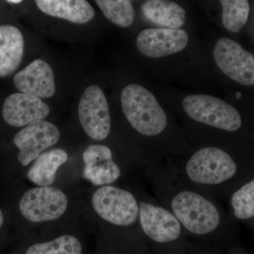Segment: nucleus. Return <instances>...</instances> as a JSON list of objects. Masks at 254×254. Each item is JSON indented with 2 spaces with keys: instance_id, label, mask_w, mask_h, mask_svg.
Wrapping results in <instances>:
<instances>
[{
  "instance_id": "nucleus-24",
  "label": "nucleus",
  "mask_w": 254,
  "mask_h": 254,
  "mask_svg": "<svg viewBox=\"0 0 254 254\" xmlns=\"http://www.w3.org/2000/svg\"><path fill=\"white\" fill-rule=\"evenodd\" d=\"M3 223H4V215L0 209V228L2 226Z\"/></svg>"
},
{
  "instance_id": "nucleus-7",
  "label": "nucleus",
  "mask_w": 254,
  "mask_h": 254,
  "mask_svg": "<svg viewBox=\"0 0 254 254\" xmlns=\"http://www.w3.org/2000/svg\"><path fill=\"white\" fill-rule=\"evenodd\" d=\"M78 119L85 133L92 139L108 138L111 129V119L106 97L99 86H88L78 104Z\"/></svg>"
},
{
  "instance_id": "nucleus-10",
  "label": "nucleus",
  "mask_w": 254,
  "mask_h": 254,
  "mask_svg": "<svg viewBox=\"0 0 254 254\" xmlns=\"http://www.w3.org/2000/svg\"><path fill=\"white\" fill-rule=\"evenodd\" d=\"M60 138L59 128L45 120L24 127L14 137L18 161L23 166H28L45 150L56 144Z\"/></svg>"
},
{
  "instance_id": "nucleus-11",
  "label": "nucleus",
  "mask_w": 254,
  "mask_h": 254,
  "mask_svg": "<svg viewBox=\"0 0 254 254\" xmlns=\"http://www.w3.org/2000/svg\"><path fill=\"white\" fill-rule=\"evenodd\" d=\"M188 41L187 32L180 28H147L137 36L136 46L145 56L160 58L182 51Z\"/></svg>"
},
{
  "instance_id": "nucleus-19",
  "label": "nucleus",
  "mask_w": 254,
  "mask_h": 254,
  "mask_svg": "<svg viewBox=\"0 0 254 254\" xmlns=\"http://www.w3.org/2000/svg\"><path fill=\"white\" fill-rule=\"evenodd\" d=\"M222 21L227 31L238 33L248 20L250 7L247 0H221Z\"/></svg>"
},
{
  "instance_id": "nucleus-13",
  "label": "nucleus",
  "mask_w": 254,
  "mask_h": 254,
  "mask_svg": "<svg viewBox=\"0 0 254 254\" xmlns=\"http://www.w3.org/2000/svg\"><path fill=\"white\" fill-rule=\"evenodd\" d=\"M84 163L83 177L95 186H107L118 181L121 170L113 160L109 147L101 144L91 145L83 153Z\"/></svg>"
},
{
  "instance_id": "nucleus-8",
  "label": "nucleus",
  "mask_w": 254,
  "mask_h": 254,
  "mask_svg": "<svg viewBox=\"0 0 254 254\" xmlns=\"http://www.w3.org/2000/svg\"><path fill=\"white\" fill-rule=\"evenodd\" d=\"M138 205L140 227L149 240L159 245H166L181 238L185 230L168 208L145 200L138 202Z\"/></svg>"
},
{
  "instance_id": "nucleus-9",
  "label": "nucleus",
  "mask_w": 254,
  "mask_h": 254,
  "mask_svg": "<svg viewBox=\"0 0 254 254\" xmlns=\"http://www.w3.org/2000/svg\"><path fill=\"white\" fill-rule=\"evenodd\" d=\"M214 59L218 68L229 78L245 85H254V58L239 43L221 38L215 44Z\"/></svg>"
},
{
  "instance_id": "nucleus-4",
  "label": "nucleus",
  "mask_w": 254,
  "mask_h": 254,
  "mask_svg": "<svg viewBox=\"0 0 254 254\" xmlns=\"http://www.w3.org/2000/svg\"><path fill=\"white\" fill-rule=\"evenodd\" d=\"M91 204L100 218L115 226L131 227L139 222L138 201L125 189L113 185L101 187L92 195Z\"/></svg>"
},
{
  "instance_id": "nucleus-2",
  "label": "nucleus",
  "mask_w": 254,
  "mask_h": 254,
  "mask_svg": "<svg viewBox=\"0 0 254 254\" xmlns=\"http://www.w3.org/2000/svg\"><path fill=\"white\" fill-rule=\"evenodd\" d=\"M237 170L236 162L225 150L206 146L196 150L187 160L181 179L209 195V193H215L217 187L234 178Z\"/></svg>"
},
{
  "instance_id": "nucleus-5",
  "label": "nucleus",
  "mask_w": 254,
  "mask_h": 254,
  "mask_svg": "<svg viewBox=\"0 0 254 254\" xmlns=\"http://www.w3.org/2000/svg\"><path fill=\"white\" fill-rule=\"evenodd\" d=\"M185 113L198 123L227 131L242 126L240 113L232 105L211 95H190L183 100Z\"/></svg>"
},
{
  "instance_id": "nucleus-22",
  "label": "nucleus",
  "mask_w": 254,
  "mask_h": 254,
  "mask_svg": "<svg viewBox=\"0 0 254 254\" xmlns=\"http://www.w3.org/2000/svg\"><path fill=\"white\" fill-rule=\"evenodd\" d=\"M234 215L239 220H245L254 217V179L245 184L231 197Z\"/></svg>"
},
{
  "instance_id": "nucleus-21",
  "label": "nucleus",
  "mask_w": 254,
  "mask_h": 254,
  "mask_svg": "<svg viewBox=\"0 0 254 254\" xmlns=\"http://www.w3.org/2000/svg\"><path fill=\"white\" fill-rule=\"evenodd\" d=\"M26 254H82V245L76 237L64 235L49 242L32 245Z\"/></svg>"
},
{
  "instance_id": "nucleus-20",
  "label": "nucleus",
  "mask_w": 254,
  "mask_h": 254,
  "mask_svg": "<svg viewBox=\"0 0 254 254\" xmlns=\"http://www.w3.org/2000/svg\"><path fill=\"white\" fill-rule=\"evenodd\" d=\"M95 3L109 21L122 28L131 26L135 12L128 0H96Z\"/></svg>"
},
{
  "instance_id": "nucleus-1",
  "label": "nucleus",
  "mask_w": 254,
  "mask_h": 254,
  "mask_svg": "<svg viewBox=\"0 0 254 254\" xmlns=\"http://www.w3.org/2000/svg\"><path fill=\"white\" fill-rule=\"evenodd\" d=\"M165 208L176 217L184 230L195 237L213 236L222 223L221 212L216 203L203 192L190 187L182 180L158 185Z\"/></svg>"
},
{
  "instance_id": "nucleus-12",
  "label": "nucleus",
  "mask_w": 254,
  "mask_h": 254,
  "mask_svg": "<svg viewBox=\"0 0 254 254\" xmlns=\"http://www.w3.org/2000/svg\"><path fill=\"white\" fill-rule=\"evenodd\" d=\"M50 108L41 98L16 93L4 100L2 116L8 125L14 127H26L31 124L44 121L49 115Z\"/></svg>"
},
{
  "instance_id": "nucleus-15",
  "label": "nucleus",
  "mask_w": 254,
  "mask_h": 254,
  "mask_svg": "<svg viewBox=\"0 0 254 254\" xmlns=\"http://www.w3.org/2000/svg\"><path fill=\"white\" fill-rule=\"evenodd\" d=\"M24 53L21 32L12 25L0 26V78L9 76L17 69Z\"/></svg>"
},
{
  "instance_id": "nucleus-3",
  "label": "nucleus",
  "mask_w": 254,
  "mask_h": 254,
  "mask_svg": "<svg viewBox=\"0 0 254 254\" xmlns=\"http://www.w3.org/2000/svg\"><path fill=\"white\" fill-rule=\"evenodd\" d=\"M121 103L128 123L143 136H158L168 126L166 114L153 93L144 87L132 83L124 88Z\"/></svg>"
},
{
  "instance_id": "nucleus-16",
  "label": "nucleus",
  "mask_w": 254,
  "mask_h": 254,
  "mask_svg": "<svg viewBox=\"0 0 254 254\" xmlns=\"http://www.w3.org/2000/svg\"><path fill=\"white\" fill-rule=\"evenodd\" d=\"M38 9L49 16L84 24L95 16L93 6L86 0H36Z\"/></svg>"
},
{
  "instance_id": "nucleus-6",
  "label": "nucleus",
  "mask_w": 254,
  "mask_h": 254,
  "mask_svg": "<svg viewBox=\"0 0 254 254\" xmlns=\"http://www.w3.org/2000/svg\"><path fill=\"white\" fill-rule=\"evenodd\" d=\"M67 195L54 187H37L23 193L19 210L23 218L34 223L58 220L67 210Z\"/></svg>"
},
{
  "instance_id": "nucleus-18",
  "label": "nucleus",
  "mask_w": 254,
  "mask_h": 254,
  "mask_svg": "<svg viewBox=\"0 0 254 254\" xmlns=\"http://www.w3.org/2000/svg\"><path fill=\"white\" fill-rule=\"evenodd\" d=\"M145 18L155 24L180 29L186 21V11L177 3L165 0H148L141 6Z\"/></svg>"
},
{
  "instance_id": "nucleus-17",
  "label": "nucleus",
  "mask_w": 254,
  "mask_h": 254,
  "mask_svg": "<svg viewBox=\"0 0 254 254\" xmlns=\"http://www.w3.org/2000/svg\"><path fill=\"white\" fill-rule=\"evenodd\" d=\"M67 160V153L62 148L44 152L35 160L28 170V180L38 187L51 186L55 181L58 169Z\"/></svg>"
},
{
  "instance_id": "nucleus-23",
  "label": "nucleus",
  "mask_w": 254,
  "mask_h": 254,
  "mask_svg": "<svg viewBox=\"0 0 254 254\" xmlns=\"http://www.w3.org/2000/svg\"><path fill=\"white\" fill-rule=\"evenodd\" d=\"M6 2L9 3V4H21L22 1L21 0H8Z\"/></svg>"
},
{
  "instance_id": "nucleus-14",
  "label": "nucleus",
  "mask_w": 254,
  "mask_h": 254,
  "mask_svg": "<svg viewBox=\"0 0 254 254\" xmlns=\"http://www.w3.org/2000/svg\"><path fill=\"white\" fill-rule=\"evenodd\" d=\"M14 83L20 93L41 99L51 98L55 93L54 73L49 64L44 60H34L16 73Z\"/></svg>"
}]
</instances>
